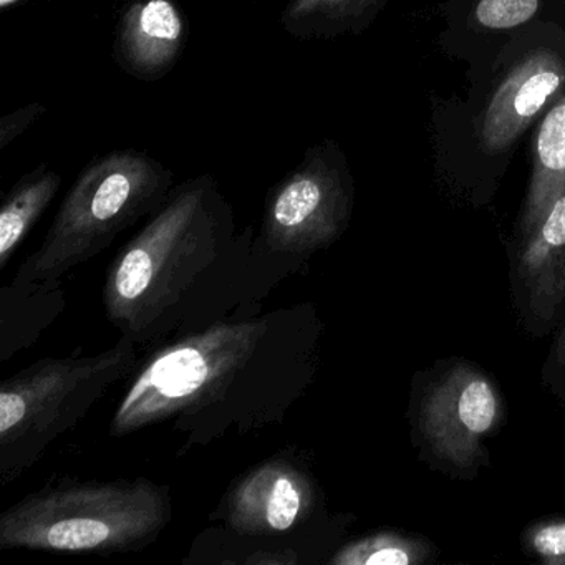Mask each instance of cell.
I'll use <instances>...</instances> for the list:
<instances>
[{
	"mask_svg": "<svg viewBox=\"0 0 565 565\" xmlns=\"http://www.w3.org/2000/svg\"><path fill=\"white\" fill-rule=\"evenodd\" d=\"M539 8L541 0H479L475 18L482 28L502 31L531 21Z\"/></svg>",
	"mask_w": 565,
	"mask_h": 565,
	"instance_id": "obj_17",
	"label": "cell"
},
{
	"mask_svg": "<svg viewBox=\"0 0 565 565\" xmlns=\"http://www.w3.org/2000/svg\"><path fill=\"white\" fill-rule=\"evenodd\" d=\"M541 383L552 396L565 403V316L542 365Z\"/></svg>",
	"mask_w": 565,
	"mask_h": 565,
	"instance_id": "obj_18",
	"label": "cell"
},
{
	"mask_svg": "<svg viewBox=\"0 0 565 565\" xmlns=\"http://www.w3.org/2000/svg\"><path fill=\"white\" fill-rule=\"evenodd\" d=\"M320 509L322 489L306 461L280 452L233 482L214 519L241 537L274 539L306 527Z\"/></svg>",
	"mask_w": 565,
	"mask_h": 565,
	"instance_id": "obj_8",
	"label": "cell"
},
{
	"mask_svg": "<svg viewBox=\"0 0 565 565\" xmlns=\"http://www.w3.org/2000/svg\"><path fill=\"white\" fill-rule=\"evenodd\" d=\"M137 343L121 337L87 356L42 359L0 386V475L18 478L74 429L108 390L134 373Z\"/></svg>",
	"mask_w": 565,
	"mask_h": 565,
	"instance_id": "obj_5",
	"label": "cell"
},
{
	"mask_svg": "<svg viewBox=\"0 0 565 565\" xmlns=\"http://www.w3.org/2000/svg\"><path fill=\"white\" fill-rule=\"evenodd\" d=\"M509 290L522 329L544 339L565 316V191L544 220L509 246Z\"/></svg>",
	"mask_w": 565,
	"mask_h": 565,
	"instance_id": "obj_9",
	"label": "cell"
},
{
	"mask_svg": "<svg viewBox=\"0 0 565 565\" xmlns=\"http://www.w3.org/2000/svg\"><path fill=\"white\" fill-rule=\"evenodd\" d=\"M525 557L544 565H565V515H548L527 524L521 532Z\"/></svg>",
	"mask_w": 565,
	"mask_h": 565,
	"instance_id": "obj_16",
	"label": "cell"
},
{
	"mask_svg": "<svg viewBox=\"0 0 565 565\" xmlns=\"http://www.w3.org/2000/svg\"><path fill=\"white\" fill-rule=\"evenodd\" d=\"M565 191V97L545 115L534 143L531 183L514 239L527 236Z\"/></svg>",
	"mask_w": 565,
	"mask_h": 565,
	"instance_id": "obj_12",
	"label": "cell"
},
{
	"mask_svg": "<svg viewBox=\"0 0 565 565\" xmlns=\"http://www.w3.org/2000/svg\"><path fill=\"white\" fill-rule=\"evenodd\" d=\"M44 114V107L39 104L29 105L21 110L12 111L0 120V148L8 147L15 138L21 137L39 117Z\"/></svg>",
	"mask_w": 565,
	"mask_h": 565,
	"instance_id": "obj_19",
	"label": "cell"
},
{
	"mask_svg": "<svg viewBox=\"0 0 565 565\" xmlns=\"http://www.w3.org/2000/svg\"><path fill=\"white\" fill-rule=\"evenodd\" d=\"M379 0H289L284 29L300 39L332 38L365 18Z\"/></svg>",
	"mask_w": 565,
	"mask_h": 565,
	"instance_id": "obj_15",
	"label": "cell"
},
{
	"mask_svg": "<svg viewBox=\"0 0 565 565\" xmlns=\"http://www.w3.org/2000/svg\"><path fill=\"white\" fill-rule=\"evenodd\" d=\"M323 323L312 303L221 320L138 360L111 438L171 423L184 449L286 419L320 369Z\"/></svg>",
	"mask_w": 565,
	"mask_h": 565,
	"instance_id": "obj_1",
	"label": "cell"
},
{
	"mask_svg": "<svg viewBox=\"0 0 565 565\" xmlns=\"http://www.w3.org/2000/svg\"><path fill=\"white\" fill-rule=\"evenodd\" d=\"M171 191L173 173L141 151H111L92 161L62 201L39 249L19 266L12 287L61 289L71 270L148 220Z\"/></svg>",
	"mask_w": 565,
	"mask_h": 565,
	"instance_id": "obj_4",
	"label": "cell"
},
{
	"mask_svg": "<svg viewBox=\"0 0 565 565\" xmlns=\"http://www.w3.org/2000/svg\"><path fill=\"white\" fill-rule=\"evenodd\" d=\"M171 519L170 488L145 476L57 482L25 495L0 515V548L128 554L158 541Z\"/></svg>",
	"mask_w": 565,
	"mask_h": 565,
	"instance_id": "obj_3",
	"label": "cell"
},
{
	"mask_svg": "<svg viewBox=\"0 0 565 565\" xmlns=\"http://www.w3.org/2000/svg\"><path fill=\"white\" fill-rule=\"evenodd\" d=\"M565 87V62L537 51L522 61L495 90L482 120L481 145L488 153L508 150L534 118Z\"/></svg>",
	"mask_w": 565,
	"mask_h": 565,
	"instance_id": "obj_10",
	"label": "cell"
},
{
	"mask_svg": "<svg viewBox=\"0 0 565 565\" xmlns=\"http://www.w3.org/2000/svg\"><path fill=\"white\" fill-rule=\"evenodd\" d=\"M353 198L352 177L339 148L332 141L316 145L270 191L257 246L300 266L345 234Z\"/></svg>",
	"mask_w": 565,
	"mask_h": 565,
	"instance_id": "obj_7",
	"label": "cell"
},
{
	"mask_svg": "<svg viewBox=\"0 0 565 565\" xmlns=\"http://www.w3.org/2000/svg\"><path fill=\"white\" fill-rule=\"evenodd\" d=\"M508 416L499 383L462 356L436 360L413 375L406 419L419 461L451 479L471 481L491 465L489 439Z\"/></svg>",
	"mask_w": 565,
	"mask_h": 565,
	"instance_id": "obj_6",
	"label": "cell"
},
{
	"mask_svg": "<svg viewBox=\"0 0 565 565\" xmlns=\"http://www.w3.org/2000/svg\"><path fill=\"white\" fill-rule=\"evenodd\" d=\"M186 41V24L174 0H135L118 24L115 54L141 81L163 77Z\"/></svg>",
	"mask_w": 565,
	"mask_h": 565,
	"instance_id": "obj_11",
	"label": "cell"
},
{
	"mask_svg": "<svg viewBox=\"0 0 565 565\" xmlns=\"http://www.w3.org/2000/svg\"><path fill=\"white\" fill-rule=\"evenodd\" d=\"M299 266L264 253L239 230L211 177L173 188L160 210L120 247L102 289L105 316L137 345L253 316Z\"/></svg>",
	"mask_w": 565,
	"mask_h": 565,
	"instance_id": "obj_2",
	"label": "cell"
},
{
	"mask_svg": "<svg viewBox=\"0 0 565 565\" xmlns=\"http://www.w3.org/2000/svg\"><path fill=\"white\" fill-rule=\"evenodd\" d=\"M57 171L41 167L22 178L4 198L0 207V269L11 263L25 237L61 190Z\"/></svg>",
	"mask_w": 565,
	"mask_h": 565,
	"instance_id": "obj_13",
	"label": "cell"
},
{
	"mask_svg": "<svg viewBox=\"0 0 565 565\" xmlns=\"http://www.w3.org/2000/svg\"><path fill=\"white\" fill-rule=\"evenodd\" d=\"M431 539L413 532H370L345 542L329 558L330 565H426L438 558Z\"/></svg>",
	"mask_w": 565,
	"mask_h": 565,
	"instance_id": "obj_14",
	"label": "cell"
}]
</instances>
